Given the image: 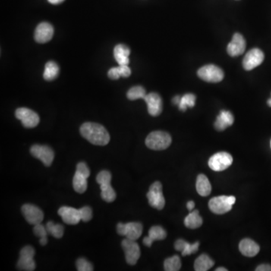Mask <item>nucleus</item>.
<instances>
[{"label": "nucleus", "mask_w": 271, "mask_h": 271, "mask_svg": "<svg viewBox=\"0 0 271 271\" xmlns=\"http://www.w3.org/2000/svg\"><path fill=\"white\" fill-rule=\"evenodd\" d=\"M85 139L95 146H105L110 141V136L106 129L97 123L86 122L80 128Z\"/></svg>", "instance_id": "f257e3e1"}, {"label": "nucleus", "mask_w": 271, "mask_h": 271, "mask_svg": "<svg viewBox=\"0 0 271 271\" xmlns=\"http://www.w3.org/2000/svg\"><path fill=\"white\" fill-rule=\"evenodd\" d=\"M171 135L164 131L152 132L146 140V146L155 151L165 150L171 146Z\"/></svg>", "instance_id": "f03ea898"}, {"label": "nucleus", "mask_w": 271, "mask_h": 271, "mask_svg": "<svg viewBox=\"0 0 271 271\" xmlns=\"http://www.w3.org/2000/svg\"><path fill=\"white\" fill-rule=\"evenodd\" d=\"M235 202L234 196H218L209 200V208L213 213L222 215L231 211Z\"/></svg>", "instance_id": "7ed1b4c3"}, {"label": "nucleus", "mask_w": 271, "mask_h": 271, "mask_svg": "<svg viewBox=\"0 0 271 271\" xmlns=\"http://www.w3.org/2000/svg\"><path fill=\"white\" fill-rule=\"evenodd\" d=\"M233 164V157L228 152H218L212 155L208 161V165L212 171L221 172L228 169Z\"/></svg>", "instance_id": "20e7f679"}, {"label": "nucleus", "mask_w": 271, "mask_h": 271, "mask_svg": "<svg viewBox=\"0 0 271 271\" xmlns=\"http://www.w3.org/2000/svg\"><path fill=\"white\" fill-rule=\"evenodd\" d=\"M197 76L207 83H218L224 79V72L219 67L209 64L199 69Z\"/></svg>", "instance_id": "39448f33"}, {"label": "nucleus", "mask_w": 271, "mask_h": 271, "mask_svg": "<svg viewBox=\"0 0 271 271\" xmlns=\"http://www.w3.org/2000/svg\"><path fill=\"white\" fill-rule=\"evenodd\" d=\"M147 198L151 206L161 210L165 206V199L163 194L162 184L160 181H155L150 186Z\"/></svg>", "instance_id": "423d86ee"}, {"label": "nucleus", "mask_w": 271, "mask_h": 271, "mask_svg": "<svg viewBox=\"0 0 271 271\" xmlns=\"http://www.w3.org/2000/svg\"><path fill=\"white\" fill-rule=\"evenodd\" d=\"M121 247L125 254L126 262L128 265H135L140 259V248L136 240L125 238L121 243Z\"/></svg>", "instance_id": "0eeeda50"}, {"label": "nucleus", "mask_w": 271, "mask_h": 271, "mask_svg": "<svg viewBox=\"0 0 271 271\" xmlns=\"http://www.w3.org/2000/svg\"><path fill=\"white\" fill-rule=\"evenodd\" d=\"M143 225L140 222H130V223H118L117 231L119 235L125 236L126 238L132 240H137L143 234Z\"/></svg>", "instance_id": "6e6552de"}, {"label": "nucleus", "mask_w": 271, "mask_h": 271, "mask_svg": "<svg viewBox=\"0 0 271 271\" xmlns=\"http://www.w3.org/2000/svg\"><path fill=\"white\" fill-rule=\"evenodd\" d=\"M15 116L17 119L21 121L22 124L26 128H33L40 121L39 115L30 108H17L15 111Z\"/></svg>", "instance_id": "1a4fd4ad"}, {"label": "nucleus", "mask_w": 271, "mask_h": 271, "mask_svg": "<svg viewBox=\"0 0 271 271\" xmlns=\"http://www.w3.org/2000/svg\"><path fill=\"white\" fill-rule=\"evenodd\" d=\"M30 154L40 160L46 167L51 166L54 161V152L49 146L33 145L30 149Z\"/></svg>", "instance_id": "9d476101"}, {"label": "nucleus", "mask_w": 271, "mask_h": 271, "mask_svg": "<svg viewBox=\"0 0 271 271\" xmlns=\"http://www.w3.org/2000/svg\"><path fill=\"white\" fill-rule=\"evenodd\" d=\"M264 60H265V54L263 51L259 48H253L248 51L243 58V68L250 71L261 65Z\"/></svg>", "instance_id": "9b49d317"}, {"label": "nucleus", "mask_w": 271, "mask_h": 271, "mask_svg": "<svg viewBox=\"0 0 271 271\" xmlns=\"http://www.w3.org/2000/svg\"><path fill=\"white\" fill-rule=\"evenodd\" d=\"M21 211L26 222L30 225H38L43 221V212L34 205L24 204L22 206Z\"/></svg>", "instance_id": "f8f14e48"}, {"label": "nucleus", "mask_w": 271, "mask_h": 271, "mask_svg": "<svg viewBox=\"0 0 271 271\" xmlns=\"http://www.w3.org/2000/svg\"><path fill=\"white\" fill-rule=\"evenodd\" d=\"M144 100L147 104L148 112L152 116L156 117L161 115L163 109L162 99L157 93L146 94Z\"/></svg>", "instance_id": "ddd939ff"}, {"label": "nucleus", "mask_w": 271, "mask_h": 271, "mask_svg": "<svg viewBox=\"0 0 271 271\" xmlns=\"http://www.w3.org/2000/svg\"><path fill=\"white\" fill-rule=\"evenodd\" d=\"M54 27L51 23L42 22L39 23L35 30V40L38 43H46L52 39Z\"/></svg>", "instance_id": "4468645a"}, {"label": "nucleus", "mask_w": 271, "mask_h": 271, "mask_svg": "<svg viewBox=\"0 0 271 271\" xmlns=\"http://www.w3.org/2000/svg\"><path fill=\"white\" fill-rule=\"evenodd\" d=\"M246 40L240 33H235L232 40L228 44L227 51L231 57L240 56L246 50Z\"/></svg>", "instance_id": "2eb2a0df"}, {"label": "nucleus", "mask_w": 271, "mask_h": 271, "mask_svg": "<svg viewBox=\"0 0 271 271\" xmlns=\"http://www.w3.org/2000/svg\"><path fill=\"white\" fill-rule=\"evenodd\" d=\"M58 214L61 215L63 221L67 225H77L81 221L79 209L76 208L62 206L58 210Z\"/></svg>", "instance_id": "dca6fc26"}, {"label": "nucleus", "mask_w": 271, "mask_h": 271, "mask_svg": "<svg viewBox=\"0 0 271 271\" xmlns=\"http://www.w3.org/2000/svg\"><path fill=\"white\" fill-rule=\"evenodd\" d=\"M239 250L242 255L247 257H254L259 254L260 247L251 239H243L239 244Z\"/></svg>", "instance_id": "f3484780"}, {"label": "nucleus", "mask_w": 271, "mask_h": 271, "mask_svg": "<svg viewBox=\"0 0 271 271\" xmlns=\"http://www.w3.org/2000/svg\"><path fill=\"white\" fill-rule=\"evenodd\" d=\"M234 118L229 111H221L219 116L217 117L215 120V129L219 131H223L227 127H230L234 124Z\"/></svg>", "instance_id": "a211bd4d"}, {"label": "nucleus", "mask_w": 271, "mask_h": 271, "mask_svg": "<svg viewBox=\"0 0 271 271\" xmlns=\"http://www.w3.org/2000/svg\"><path fill=\"white\" fill-rule=\"evenodd\" d=\"M130 54V48L124 44H119L114 48V57L118 65H128Z\"/></svg>", "instance_id": "6ab92c4d"}, {"label": "nucleus", "mask_w": 271, "mask_h": 271, "mask_svg": "<svg viewBox=\"0 0 271 271\" xmlns=\"http://www.w3.org/2000/svg\"><path fill=\"white\" fill-rule=\"evenodd\" d=\"M196 189L197 193L202 197H206L210 194L212 186L206 176L200 174L196 181Z\"/></svg>", "instance_id": "aec40b11"}, {"label": "nucleus", "mask_w": 271, "mask_h": 271, "mask_svg": "<svg viewBox=\"0 0 271 271\" xmlns=\"http://www.w3.org/2000/svg\"><path fill=\"white\" fill-rule=\"evenodd\" d=\"M184 224L187 228L196 229L203 225V219L200 217L198 210L190 212L184 220Z\"/></svg>", "instance_id": "412c9836"}, {"label": "nucleus", "mask_w": 271, "mask_h": 271, "mask_svg": "<svg viewBox=\"0 0 271 271\" xmlns=\"http://www.w3.org/2000/svg\"><path fill=\"white\" fill-rule=\"evenodd\" d=\"M214 261L207 255L203 254L199 256L194 262V270L196 271H207L214 266Z\"/></svg>", "instance_id": "4be33fe9"}, {"label": "nucleus", "mask_w": 271, "mask_h": 271, "mask_svg": "<svg viewBox=\"0 0 271 271\" xmlns=\"http://www.w3.org/2000/svg\"><path fill=\"white\" fill-rule=\"evenodd\" d=\"M73 187L75 191L79 194L86 192L88 188V178L76 172L73 181Z\"/></svg>", "instance_id": "5701e85b"}, {"label": "nucleus", "mask_w": 271, "mask_h": 271, "mask_svg": "<svg viewBox=\"0 0 271 271\" xmlns=\"http://www.w3.org/2000/svg\"><path fill=\"white\" fill-rule=\"evenodd\" d=\"M59 67L54 61H49L45 64L44 79L47 81H53L59 75Z\"/></svg>", "instance_id": "b1692460"}, {"label": "nucleus", "mask_w": 271, "mask_h": 271, "mask_svg": "<svg viewBox=\"0 0 271 271\" xmlns=\"http://www.w3.org/2000/svg\"><path fill=\"white\" fill-rule=\"evenodd\" d=\"M196 96L193 93H186L181 96V100L179 104V108L180 110L184 112L187 108H192L195 105Z\"/></svg>", "instance_id": "393cba45"}, {"label": "nucleus", "mask_w": 271, "mask_h": 271, "mask_svg": "<svg viewBox=\"0 0 271 271\" xmlns=\"http://www.w3.org/2000/svg\"><path fill=\"white\" fill-rule=\"evenodd\" d=\"M164 267L166 271H178L181 269V259L178 256H172L165 261Z\"/></svg>", "instance_id": "a878e982"}, {"label": "nucleus", "mask_w": 271, "mask_h": 271, "mask_svg": "<svg viewBox=\"0 0 271 271\" xmlns=\"http://www.w3.org/2000/svg\"><path fill=\"white\" fill-rule=\"evenodd\" d=\"M17 267L20 271H33L36 268V263L33 258L20 257Z\"/></svg>", "instance_id": "bb28decb"}, {"label": "nucleus", "mask_w": 271, "mask_h": 271, "mask_svg": "<svg viewBox=\"0 0 271 271\" xmlns=\"http://www.w3.org/2000/svg\"><path fill=\"white\" fill-rule=\"evenodd\" d=\"M146 96V90L142 86H135V87L131 88L127 93V98L130 100H136L138 99H144Z\"/></svg>", "instance_id": "cd10ccee"}, {"label": "nucleus", "mask_w": 271, "mask_h": 271, "mask_svg": "<svg viewBox=\"0 0 271 271\" xmlns=\"http://www.w3.org/2000/svg\"><path fill=\"white\" fill-rule=\"evenodd\" d=\"M47 231L48 234L52 235L55 238L60 239L64 236V228L63 225H55L53 222H48L46 225Z\"/></svg>", "instance_id": "c85d7f7f"}, {"label": "nucleus", "mask_w": 271, "mask_h": 271, "mask_svg": "<svg viewBox=\"0 0 271 271\" xmlns=\"http://www.w3.org/2000/svg\"><path fill=\"white\" fill-rule=\"evenodd\" d=\"M167 235H168L167 231L161 226L152 227L149 231V237L153 241L165 240L167 237Z\"/></svg>", "instance_id": "c756f323"}, {"label": "nucleus", "mask_w": 271, "mask_h": 271, "mask_svg": "<svg viewBox=\"0 0 271 271\" xmlns=\"http://www.w3.org/2000/svg\"><path fill=\"white\" fill-rule=\"evenodd\" d=\"M101 197L105 202L111 203V202H113L116 199V193H115L114 189L111 186L108 188L105 189L103 191H101Z\"/></svg>", "instance_id": "7c9ffc66"}, {"label": "nucleus", "mask_w": 271, "mask_h": 271, "mask_svg": "<svg viewBox=\"0 0 271 271\" xmlns=\"http://www.w3.org/2000/svg\"><path fill=\"white\" fill-rule=\"evenodd\" d=\"M76 268L79 271H93V267L89 261L86 259L80 258L76 261Z\"/></svg>", "instance_id": "2f4dec72"}, {"label": "nucleus", "mask_w": 271, "mask_h": 271, "mask_svg": "<svg viewBox=\"0 0 271 271\" xmlns=\"http://www.w3.org/2000/svg\"><path fill=\"white\" fill-rule=\"evenodd\" d=\"M111 180H112V175L107 171H101L96 176V181L100 185L107 184V183H111Z\"/></svg>", "instance_id": "473e14b6"}, {"label": "nucleus", "mask_w": 271, "mask_h": 271, "mask_svg": "<svg viewBox=\"0 0 271 271\" xmlns=\"http://www.w3.org/2000/svg\"><path fill=\"white\" fill-rule=\"evenodd\" d=\"M199 246H200L199 242H196V243H192V244L187 242L184 250L181 252V255H182V256H187L197 253L199 249Z\"/></svg>", "instance_id": "72a5a7b5"}, {"label": "nucleus", "mask_w": 271, "mask_h": 271, "mask_svg": "<svg viewBox=\"0 0 271 271\" xmlns=\"http://www.w3.org/2000/svg\"><path fill=\"white\" fill-rule=\"evenodd\" d=\"M79 212H80L81 220L85 222L91 220L92 216H93L91 208L89 206H84L79 209Z\"/></svg>", "instance_id": "f704fd0d"}, {"label": "nucleus", "mask_w": 271, "mask_h": 271, "mask_svg": "<svg viewBox=\"0 0 271 271\" xmlns=\"http://www.w3.org/2000/svg\"><path fill=\"white\" fill-rule=\"evenodd\" d=\"M76 172L79 173L81 175L84 176L86 178L90 177V170L85 162H80L78 164L76 167Z\"/></svg>", "instance_id": "c9c22d12"}, {"label": "nucleus", "mask_w": 271, "mask_h": 271, "mask_svg": "<svg viewBox=\"0 0 271 271\" xmlns=\"http://www.w3.org/2000/svg\"><path fill=\"white\" fill-rule=\"evenodd\" d=\"M34 228H33V233L35 235L37 236L39 238L42 237H47L48 234V231H47L46 227L43 226L41 224H38V225H34Z\"/></svg>", "instance_id": "e433bc0d"}, {"label": "nucleus", "mask_w": 271, "mask_h": 271, "mask_svg": "<svg viewBox=\"0 0 271 271\" xmlns=\"http://www.w3.org/2000/svg\"><path fill=\"white\" fill-rule=\"evenodd\" d=\"M35 256V250L31 246H26L20 252V257L33 258Z\"/></svg>", "instance_id": "4c0bfd02"}, {"label": "nucleus", "mask_w": 271, "mask_h": 271, "mask_svg": "<svg viewBox=\"0 0 271 271\" xmlns=\"http://www.w3.org/2000/svg\"><path fill=\"white\" fill-rule=\"evenodd\" d=\"M118 69L121 77L127 78L131 74V70L128 65H119Z\"/></svg>", "instance_id": "58836bf2"}, {"label": "nucleus", "mask_w": 271, "mask_h": 271, "mask_svg": "<svg viewBox=\"0 0 271 271\" xmlns=\"http://www.w3.org/2000/svg\"><path fill=\"white\" fill-rule=\"evenodd\" d=\"M108 76L109 79H112V80H117L121 77L120 76L119 72H118V67H113L108 70Z\"/></svg>", "instance_id": "ea45409f"}, {"label": "nucleus", "mask_w": 271, "mask_h": 271, "mask_svg": "<svg viewBox=\"0 0 271 271\" xmlns=\"http://www.w3.org/2000/svg\"><path fill=\"white\" fill-rule=\"evenodd\" d=\"M186 243H187V242L184 241V240H181V239H180V240H177L175 243V245H174V247H175L176 250H177V251L180 252H182L183 250H184V247H185Z\"/></svg>", "instance_id": "a19ab883"}, {"label": "nucleus", "mask_w": 271, "mask_h": 271, "mask_svg": "<svg viewBox=\"0 0 271 271\" xmlns=\"http://www.w3.org/2000/svg\"><path fill=\"white\" fill-rule=\"evenodd\" d=\"M256 271H271V266L270 265H267V264H263V265H259L256 269Z\"/></svg>", "instance_id": "79ce46f5"}, {"label": "nucleus", "mask_w": 271, "mask_h": 271, "mask_svg": "<svg viewBox=\"0 0 271 271\" xmlns=\"http://www.w3.org/2000/svg\"><path fill=\"white\" fill-rule=\"evenodd\" d=\"M153 240L149 237H146L143 239V243H144V245L147 247H152V243H153Z\"/></svg>", "instance_id": "37998d69"}, {"label": "nucleus", "mask_w": 271, "mask_h": 271, "mask_svg": "<svg viewBox=\"0 0 271 271\" xmlns=\"http://www.w3.org/2000/svg\"><path fill=\"white\" fill-rule=\"evenodd\" d=\"M194 206H195V203L194 201H188L187 203V209H188L190 212L194 209Z\"/></svg>", "instance_id": "c03bdc74"}, {"label": "nucleus", "mask_w": 271, "mask_h": 271, "mask_svg": "<svg viewBox=\"0 0 271 271\" xmlns=\"http://www.w3.org/2000/svg\"><path fill=\"white\" fill-rule=\"evenodd\" d=\"M180 100H181V97L180 96H176L173 98L172 102L174 105H178L180 104Z\"/></svg>", "instance_id": "a18cd8bd"}, {"label": "nucleus", "mask_w": 271, "mask_h": 271, "mask_svg": "<svg viewBox=\"0 0 271 271\" xmlns=\"http://www.w3.org/2000/svg\"><path fill=\"white\" fill-rule=\"evenodd\" d=\"M48 1L53 5H58V4L62 3L65 0H48Z\"/></svg>", "instance_id": "49530a36"}, {"label": "nucleus", "mask_w": 271, "mask_h": 271, "mask_svg": "<svg viewBox=\"0 0 271 271\" xmlns=\"http://www.w3.org/2000/svg\"><path fill=\"white\" fill-rule=\"evenodd\" d=\"M39 243H40V244L42 246L46 245L47 243H48V239H47V237H44L40 238V240H39Z\"/></svg>", "instance_id": "de8ad7c7"}, {"label": "nucleus", "mask_w": 271, "mask_h": 271, "mask_svg": "<svg viewBox=\"0 0 271 271\" xmlns=\"http://www.w3.org/2000/svg\"><path fill=\"white\" fill-rule=\"evenodd\" d=\"M216 271H228V269H226V268H218L216 270H215Z\"/></svg>", "instance_id": "09e8293b"}, {"label": "nucleus", "mask_w": 271, "mask_h": 271, "mask_svg": "<svg viewBox=\"0 0 271 271\" xmlns=\"http://www.w3.org/2000/svg\"><path fill=\"white\" fill-rule=\"evenodd\" d=\"M268 105H269L270 107H271V98H270V99H268Z\"/></svg>", "instance_id": "8fccbe9b"}, {"label": "nucleus", "mask_w": 271, "mask_h": 271, "mask_svg": "<svg viewBox=\"0 0 271 271\" xmlns=\"http://www.w3.org/2000/svg\"></svg>", "instance_id": "3c124183"}]
</instances>
